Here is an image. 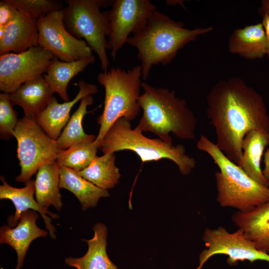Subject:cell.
Returning a JSON list of instances; mask_svg holds the SVG:
<instances>
[{"instance_id": "obj_21", "label": "cell", "mask_w": 269, "mask_h": 269, "mask_svg": "<svg viewBox=\"0 0 269 269\" xmlns=\"http://www.w3.org/2000/svg\"><path fill=\"white\" fill-rule=\"evenodd\" d=\"M228 49L250 60L266 56V35L262 22L234 30L229 38Z\"/></svg>"}, {"instance_id": "obj_9", "label": "cell", "mask_w": 269, "mask_h": 269, "mask_svg": "<svg viewBox=\"0 0 269 269\" xmlns=\"http://www.w3.org/2000/svg\"><path fill=\"white\" fill-rule=\"evenodd\" d=\"M111 6L108 11L110 32L108 49L114 60L130 34L144 28L157 7L149 0H116Z\"/></svg>"}, {"instance_id": "obj_27", "label": "cell", "mask_w": 269, "mask_h": 269, "mask_svg": "<svg viewBox=\"0 0 269 269\" xmlns=\"http://www.w3.org/2000/svg\"><path fill=\"white\" fill-rule=\"evenodd\" d=\"M99 144L93 142L74 144L67 149H60L56 161L61 166L77 171L87 167L97 156Z\"/></svg>"}, {"instance_id": "obj_13", "label": "cell", "mask_w": 269, "mask_h": 269, "mask_svg": "<svg viewBox=\"0 0 269 269\" xmlns=\"http://www.w3.org/2000/svg\"><path fill=\"white\" fill-rule=\"evenodd\" d=\"M76 85L79 90L76 97L71 101L59 103L53 97L45 109L37 115L35 120L45 133L52 139L57 140L70 119L72 107L84 97L96 94L98 89L96 85L83 80Z\"/></svg>"}, {"instance_id": "obj_15", "label": "cell", "mask_w": 269, "mask_h": 269, "mask_svg": "<svg viewBox=\"0 0 269 269\" xmlns=\"http://www.w3.org/2000/svg\"><path fill=\"white\" fill-rule=\"evenodd\" d=\"M38 217L35 211L28 210L22 213L15 227L5 225L0 228V243L8 244L16 253L17 265L15 269H20L23 267L25 257L31 242L47 235L46 230L36 225Z\"/></svg>"}, {"instance_id": "obj_23", "label": "cell", "mask_w": 269, "mask_h": 269, "mask_svg": "<svg viewBox=\"0 0 269 269\" xmlns=\"http://www.w3.org/2000/svg\"><path fill=\"white\" fill-rule=\"evenodd\" d=\"M95 61L94 56L65 62L55 57L50 61L43 77L53 93L59 94L65 102L69 101L67 87L76 75Z\"/></svg>"}, {"instance_id": "obj_3", "label": "cell", "mask_w": 269, "mask_h": 269, "mask_svg": "<svg viewBox=\"0 0 269 269\" xmlns=\"http://www.w3.org/2000/svg\"><path fill=\"white\" fill-rule=\"evenodd\" d=\"M141 87L138 103L142 116L136 129L151 132L168 143H172L170 134L181 139H195L197 120L184 100L168 89L145 82Z\"/></svg>"}, {"instance_id": "obj_25", "label": "cell", "mask_w": 269, "mask_h": 269, "mask_svg": "<svg viewBox=\"0 0 269 269\" xmlns=\"http://www.w3.org/2000/svg\"><path fill=\"white\" fill-rule=\"evenodd\" d=\"M115 160V153L96 156L87 167L78 172L83 178L101 188L107 190L113 188L119 183L121 176Z\"/></svg>"}, {"instance_id": "obj_6", "label": "cell", "mask_w": 269, "mask_h": 269, "mask_svg": "<svg viewBox=\"0 0 269 269\" xmlns=\"http://www.w3.org/2000/svg\"><path fill=\"white\" fill-rule=\"evenodd\" d=\"M141 79L140 65L128 71L113 68L98 74L97 81L104 87L105 95L103 111L97 119L100 127L95 142L99 144L119 119L124 118L131 121L138 115Z\"/></svg>"}, {"instance_id": "obj_33", "label": "cell", "mask_w": 269, "mask_h": 269, "mask_svg": "<svg viewBox=\"0 0 269 269\" xmlns=\"http://www.w3.org/2000/svg\"><path fill=\"white\" fill-rule=\"evenodd\" d=\"M260 12L262 14V15L267 14L269 16V0H262Z\"/></svg>"}, {"instance_id": "obj_4", "label": "cell", "mask_w": 269, "mask_h": 269, "mask_svg": "<svg viewBox=\"0 0 269 269\" xmlns=\"http://www.w3.org/2000/svg\"><path fill=\"white\" fill-rule=\"evenodd\" d=\"M196 146L207 153L219 168L215 176L216 200L220 206L246 212L269 200V187L250 177L206 136L201 135Z\"/></svg>"}, {"instance_id": "obj_10", "label": "cell", "mask_w": 269, "mask_h": 269, "mask_svg": "<svg viewBox=\"0 0 269 269\" xmlns=\"http://www.w3.org/2000/svg\"><path fill=\"white\" fill-rule=\"evenodd\" d=\"M64 10H57L38 19V44L65 62L93 56L92 50L83 40L79 39L66 29Z\"/></svg>"}, {"instance_id": "obj_24", "label": "cell", "mask_w": 269, "mask_h": 269, "mask_svg": "<svg viewBox=\"0 0 269 269\" xmlns=\"http://www.w3.org/2000/svg\"><path fill=\"white\" fill-rule=\"evenodd\" d=\"M59 187L72 192L79 201L83 210L95 207L101 198L110 195L107 190L86 180L78 171L63 166L60 170Z\"/></svg>"}, {"instance_id": "obj_31", "label": "cell", "mask_w": 269, "mask_h": 269, "mask_svg": "<svg viewBox=\"0 0 269 269\" xmlns=\"http://www.w3.org/2000/svg\"><path fill=\"white\" fill-rule=\"evenodd\" d=\"M262 16V23L264 27L266 35V56L269 60V16L264 14Z\"/></svg>"}, {"instance_id": "obj_34", "label": "cell", "mask_w": 269, "mask_h": 269, "mask_svg": "<svg viewBox=\"0 0 269 269\" xmlns=\"http://www.w3.org/2000/svg\"><path fill=\"white\" fill-rule=\"evenodd\" d=\"M5 32V26L0 25V39L4 35Z\"/></svg>"}, {"instance_id": "obj_32", "label": "cell", "mask_w": 269, "mask_h": 269, "mask_svg": "<svg viewBox=\"0 0 269 269\" xmlns=\"http://www.w3.org/2000/svg\"><path fill=\"white\" fill-rule=\"evenodd\" d=\"M264 168L263 173L265 177L269 180V148H267L263 156Z\"/></svg>"}, {"instance_id": "obj_8", "label": "cell", "mask_w": 269, "mask_h": 269, "mask_svg": "<svg viewBox=\"0 0 269 269\" xmlns=\"http://www.w3.org/2000/svg\"><path fill=\"white\" fill-rule=\"evenodd\" d=\"M17 142V156L21 167L15 178L26 184L42 165L56 161L60 149L56 140L50 138L35 118L24 116L13 133Z\"/></svg>"}, {"instance_id": "obj_30", "label": "cell", "mask_w": 269, "mask_h": 269, "mask_svg": "<svg viewBox=\"0 0 269 269\" xmlns=\"http://www.w3.org/2000/svg\"><path fill=\"white\" fill-rule=\"evenodd\" d=\"M18 10L8 0L0 2V25L6 26L16 16Z\"/></svg>"}, {"instance_id": "obj_17", "label": "cell", "mask_w": 269, "mask_h": 269, "mask_svg": "<svg viewBox=\"0 0 269 269\" xmlns=\"http://www.w3.org/2000/svg\"><path fill=\"white\" fill-rule=\"evenodd\" d=\"M38 37L37 20L18 11L15 18L5 26L4 35L0 39V54L10 51L18 54L38 46Z\"/></svg>"}, {"instance_id": "obj_29", "label": "cell", "mask_w": 269, "mask_h": 269, "mask_svg": "<svg viewBox=\"0 0 269 269\" xmlns=\"http://www.w3.org/2000/svg\"><path fill=\"white\" fill-rule=\"evenodd\" d=\"M13 106L9 94H0V135L1 138L5 140H9L13 136L19 120Z\"/></svg>"}, {"instance_id": "obj_20", "label": "cell", "mask_w": 269, "mask_h": 269, "mask_svg": "<svg viewBox=\"0 0 269 269\" xmlns=\"http://www.w3.org/2000/svg\"><path fill=\"white\" fill-rule=\"evenodd\" d=\"M93 230L94 235L92 239L83 240L88 244L87 253L80 258H66L65 264L77 269H118L107 253L106 226L98 223L93 227Z\"/></svg>"}, {"instance_id": "obj_26", "label": "cell", "mask_w": 269, "mask_h": 269, "mask_svg": "<svg viewBox=\"0 0 269 269\" xmlns=\"http://www.w3.org/2000/svg\"><path fill=\"white\" fill-rule=\"evenodd\" d=\"M93 103L94 99L91 95L87 96L81 100L78 109L70 117L56 140L60 149L64 150L77 143L95 140L97 137L93 134L85 133L82 126L83 119L88 113L87 107Z\"/></svg>"}, {"instance_id": "obj_18", "label": "cell", "mask_w": 269, "mask_h": 269, "mask_svg": "<svg viewBox=\"0 0 269 269\" xmlns=\"http://www.w3.org/2000/svg\"><path fill=\"white\" fill-rule=\"evenodd\" d=\"M269 144V132L253 130L245 136L242 157L237 164L250 177L259 183L269 187V180L263 173L261 161Z\"/></svg>"}, {"instance_id": "obj_14", "label": "cell", "mask_w": 269, "mask_h": 269, "mask_svg": "<svg viewBox=\"0 0 269 269\" xmlns=\"http://www.w3.org/2000/svg\"><path fill=\"white\" fill-rule=\"evenodd\" d=\"M0 180L2 184L0 186V199L10 200L15 208L14 215L9 216L7 219L8 226L10 227H15L23 212L28 210H34L40 214L50 237L53 239H55V227L51 224V219L47 215H50L53 219H57L59 216L57 214L41 207L34 199V180H30L22 188H15L9 185L2 176H0Z\"/></svg>"}, {"instance_id": "obj_16", "label": "cell", "mask_w": 269, "mask_h": 269, "mask_svg": "<svg viewBox=\"0 0 269 269\" xmlns=\"http://www.w3.org/2000/svg\"><path fill=\"white\" fill-rule=\"evenodd\" d=\"M231 219L258 250L269 253V200L251 211H237Z\"/></svg>"}, {"instance_id": "obj_19", "label": "cell", "mask_w": 269, "mask_h": 269, "mask_svg": "<svg viewBox=\"0 0 269 269\" xmlns=\"http://www.w3.org/2000/svg\"><path fill=\"white\" fill-rule=\"evenodd\" d=\"M53 93L42 76L26 82L9 94L13 105L23 109L24 116L35 118L47 107Z\"/></svg>"}, {"instance_id": "obj_7", "label": "cell", "mask_w": 269, "mask_h": 269, "mask_svg": "<svg viewBox=\"0 0 269 269\" xmlns=\"http://www.w3.org/2000/svg\"><path fill=\"white\" fill-rule=\"evenodd\" d=\"M63 8L66 29L76 38L84 40L98 55L103 72H107L109 61L107 54L110 32L108 11L100 7L110 4V0H66Z\"/></svg>"}, {"instance_id": "obj_2", "label": "cell", "mask_w": 269, "mask_h": 269, "mask_svg": "<svg viewBox=\"0 0 269 269\" xmlns=\"http://www.w3.org/2000/svg\"><path fill=\"white\" fill-rule=\"evenodd\" d=\"M213 30L211 26L186 28L182 21H175L156 9L144 28L130 36L127 43L137 49L142 79L145 80L153 65L168 64L185 45Z\"/></svg>"}, {"instance_id": "obj_11", "label": "cell", "mask_w": 269, "mask_h": 269, "mask_svg": "<svg viewBox=\"0 0 269 269\" xmlns=\"http://www.w3.org/2000/svg\"><path fill=\"white\" fill-rule=\"evenodd\" d=\"M54 55L38 46L20 53L0 56V90L10 94L22 84L42 76Z\"/></svg>"}, {"instance_id": "obj_5", "label": "cell", "mask_w": 269, "mask_h": 269, "mask_svg": "<svg viewBox=\"0 0 269 269\" xmlns=\"http://www.w3.org/2000/svg\"><path fill=\"white\" fill-rule=\"evenodd\" d=\"M99 148L104 154L131 150L143 162L168 159L184 175L189 174L196 164L195 158L186 153L183 145H174L160 138L147 137L135 128L133 129L131 121L124 118L117 120L109 128L99 142Z\"/></svg>"}, {"instance_id": "obj_1", "label": "cell", "mask_w": 269, "mask_h": 269, "mask_svg": "<svg viewBox=\"0 0 269 269\" xmlns=\"http://www.w3.org/2000/svg\"><path fill=\"white\" fill-rule=\"evenodd\" d=\"M207 116L214 129L215 143L238 164L246 134L253 130L269 132V115L263 97L242 79L218 81L207 95Z\"/></svg>"}, {"instance_id": "obj_28", "label": "cell", "mask_w": 269, "mask_h": 269, "mask_svg": "<svg viewBox=\"0 0 269 269\" xmlns=\"http://www.w3.org/2000/svg\"><path fill=\"white\" fill-rule=\"evenodd\" d=\"M25 16L37 20L51 12L63 9L62 1L56 0H8Z\"/></svg>"}, {"instance_id": "obj_22", "label": "cell", "mask_w": 269, "mask_h": 269, "mask_svg": "<svg viewBox=\"0 0 269 269\" xmlns=\"http://www.w3.org/2000/svg\"><path fill=\"white\" fill-rule=\"evenodd\" d=\"M61 165L56 161L45 164L38 169L34 180L35 194L37 202L48 210L52 205L60 211L63 206L59 191Z\"/></svg>"}, {"instance_id": "obj_12", "label": "cell", "mask_w": 269, "mask_h": 269, "mask_svg": "<svg viewBox=\"0 0 269 269\" xmlns=\"http://www.w3.org/2000/svg\"><path fill=\"white\" fill-rule=\"evenodd\" d=\"M202 239L207 248L200 254L199 265L196 269H200L211 257L218 254L228 256L227 262L231 265L245 260L251 263L263 261L269 263V254L258 250L239 229L230 233L222 226L206 228Z\"/></svg>"}]
</instances>
